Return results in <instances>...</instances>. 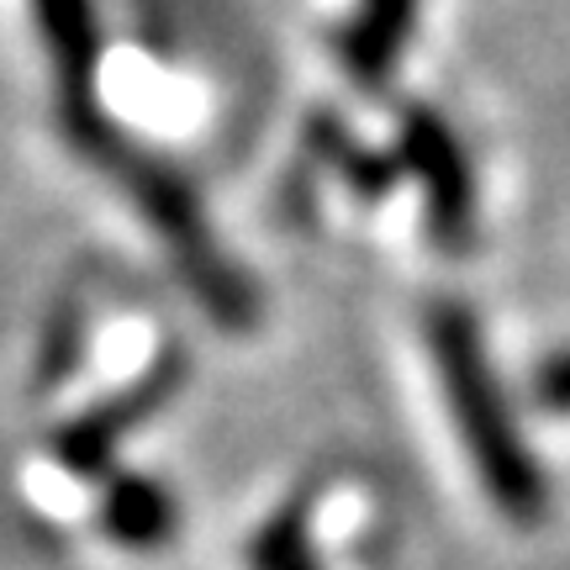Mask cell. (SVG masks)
Listing matches in <instances>:
<instances>
[{
  "label": "cell",
  "mask_w": 570,
  "mask_h": 570,
  "mask_svg": "<svg viewBox=\"0 0 570 570\" xmlns=\"http://www.w3.org/2000/svg\"><path fill=\"white\" fill-rule=\"evenodd\" d=\"M63 127H69V142L122 185L127 196H132V206L148 217V227L169 244L180 275L190 281V291H196V302L227 327L254 323V291H248V281L233 269L223 244L212 238V227H206V217H202V202L190 196V185H185L169 164H159L154 154H142L132 138H122V132L111 127V117L96 106V96H63Z\"/></svg>",
  "instance_id": "1"
},
{
  "label": "cell",
  "mask_w": 570,
  "mask_h": 570,
  "mask_svg": "<svg viewBox=\"0 0 570 570\" xmlns=\"http://www.w3.org/2000/svg\"><path fill=\"white\" fill-rule=\"evenodd\" d=\"M428 348H433V365H439V381H444L454 428H460L470 460H475V475L491 491L497 512L512 518V523H539L544 518V475L533 465L529 444L512 423L508 396L491 375L475 317L465 306L439 302L428 312Z\"/></svg>",
  "instance_id": "2"
},
{
  "label": "cell",
  "mask_w": 570,
  "mask_h": 570,
  "mask_svg": "<svg viewBox=\"0 0 570 570\" xmlns=\"http://www.w3.org/2000/svg\"><path fill=\"white\" fill-rule=\"evenodd\" d=\"M402 164H407L428 202V233L444 248L470 244V223H475V185H470L465 148L454 142L433 111H407L402 127Z\"/></svg>",
  "instance_id": "3"
},
{
  "label": "cell",
  "mask_w": 570,
  "mask_h": 570,
  "mask_svg": "<svg viewBox=\"0 0 570 570\" xmlns=\"http://www.w3.org/2000/svg\"><path fill=\"white\" fill-rule=\"evenodd\" d=\"M32 17L63 96H96V63H101L96 0H32Z\"/></svg>",
  "instance_id": "4"
},
{
  "label": "cell",
  "mask_w": 570,
  "mask_h": 570,
  "mask_svg": "<svg viewBox=\"0 0 570 570\" xmlns=\"http://www.w3.org/2000/svg\"><path fill=\"white\" fill-rule=\"evenodd\" d=\"M417 21V0H360L344 32V59L360 80H386Z\"/></svg>",
  "instance_id": "5"
},
{
  "label": "cell",
  "mask_w": 570,
  "mask_h": 570,
  "mask_svg": "<svg viewBox=\"0 0 570 570\" xmlns=\"http://www.w3.org/2000/svg\"><path fill=\"white\" fill-rule=\"evenodd\" d=\"M164 396V370L159 375H148L132 396H122V402H111V407L90 412V417H80V423L63 433V460H69V470H101L106 460H111V449H117V439H122L127 428L138 423L142 412L154 407Z\"/></svg>",
  "instance_id": "6"
},
{
  "label": "cell",
  "mask_w": 570,
  "mask_h": 570,
  "mask_svg": "<svg viewBox=\"0 0 570 570\" xmlns=\"http://www.w3.org/2000/svg\"><path fill=\"white\" fill-rule=\"evenodd\" d=\"M101 512H106L111 539H122L132 550H154V544H164V539L175 533V502H169L154 481H142V475L111 481Z\"/></svg>",
  "instance_id": "7"
},
{
  "label": "cell",
  "mask_w": 570,
  "mask_h": 570,
  "mask_svg": "<svg viewBox=\"0 0 570 570\" xmlns=\"http://www.w3.org/2000/svg\"><path fill=\"white\" fill-rule=\"evenodd\" d=\"M254 570H317L312 554H306L302 512H281V518L254 539Z\"/></svg>",
  "instance_id": "8"
},
{
  "label": "cell",
  "mask_w": 570,
  "mask_h": 570,
  "mask_svg": "<svg viewBox=\"0 0 570 570\" xmlns=\"http://www.w3.org/2000/svg\"><path fill=\"white\" fill-rule=\"evenodd\" d=\"M539 402L544 407H554V412H570V348L566 354H554L550 365L539 370Z\"/></svg>",
  "instance_id": "9"
}]
</instances>
